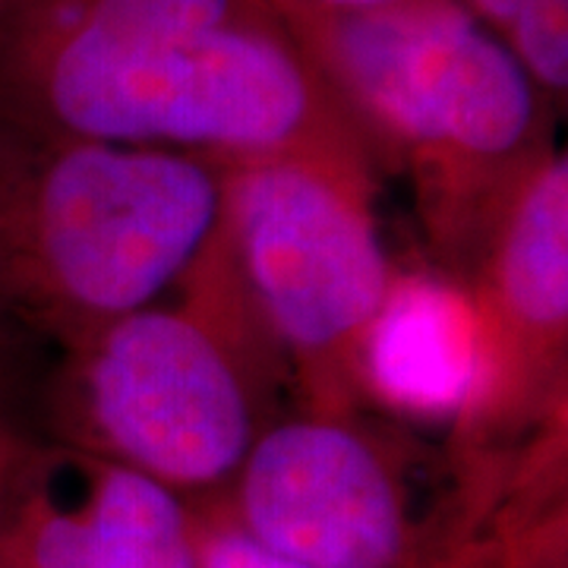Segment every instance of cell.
Returning a JSON list of instances; mask_svg holds the SVG:
<instances>
[{
    "instance_id": "cell-5",
    "label": "cell",
    "mask_w": 568,
    "mask_h": 568,
    "mask_svg": "<svg viewBox=\"0 0 568 568\" xmlns=\"http://www.w3.org/2000/svg\"><path fill=\"white\" fill-rule=\"evenodd\" d=\"M85 388L114 462L174 493L234 477L256 439L237 366L209 325L181 310L142 306L104 323Z\"/></svg>"
},
{
    "instance_id": "cell-6",
    "label": "cell",
    "mask_w": 568,
    "mask_h": 568,
    "mask_svg": "<svg viewBox=\"0 0 568 568\" xmlns=\"http://www.w3.org/2000/svg\"><path fill=\"white\" fill-rule=\"evenodd\" d=\"M237 525L310 568H420L424 530L373 439L335 420L256 436L241 465Z\"/></svg>"
},
{
    "instance_id": "cell-11",
    "label": "cell",
    "mask_w": 568,
    "mask_h": 568,
    "mask_svg": "<svg viewBox=\"0 0 568 568\" xmlns=\"http://www.w3.org/2000/svg\"><path fill=\"white\" fill-rule=\"evenodd\" d=\"M29 455L26 448L10 436V429H3L0 424V503L7 499V493L17 487L22 480V474L29 470Z\"/></svg>"
},
{
    "instance_id": "cell-1",
    "label": "cell",
    "mask_w": 568,
    "mask_h": 568,
    "mask_svg": "<svg viewBox=\"0 0 568 568\" xmlns=\"http://www.w3.org/2000/svg\"><path fill=\"white\" fill-rule=\"evenodd\" d=\"M0 118L237 162H345L354 123L275 0H10Z\"/></svg>"
},
{
    "instance_id": "cell-9",
    "label": "cell",
    "mask_w": 568,
    "mask_h": 568,
    "mask_svg": "<svg viewBox=\"0 0 568 568\" xmlns=\"http://www.w3.org/2000/svg\"><path fill=\"white\" fill-rule=\"evenodd\" d=\"M528 70L544 95L568 89V0H462Z\"/></svg>"
},
{
    "instance_id": "cell-13",
    "label": "cell",
    "mask_w": 568,
    "mask_h": 568,
    "mask_svg": "<svg viewBox=\"0 0 568 568\" xmlns=\"http://www.w3.org/2000/svg\"><path fill=\"white\" fill-rule=\"evenodd\" d=\"M7 3H10V0H0V10H3V7H7Z\"/></svg>"
},
{
    "instance_id": "cell-10",
    "label": "cell",
    "mask_w": 568,
    "mask_h": 568,
    "mask_svg": "<svg viewBox=\"0 0 568 568\" xmlns=\"http://www.w3.org/2000/svg\"><path fill=\"white\" fill-rule=\"evenodd\" d=\"M193 530H196L200 568H310L260 544L234 518L231 521H209V525L193 521Z\"/></svg>"
},
{
    "instance_id": "cell-2",
    "label": "cell",
    "mask_w": 568,
    "mask_h": 568,
    "mask_svg": "<svg viewBox=\"0 0 568 568\" xmlns=\"http://www.w3.org/2000/svg\"><path fill=\"white\" fill-rule=\"evenodd\" d=\"M222 203L200 155L0 118V304L102 323L152 306L200 256Z\"/></svg>"
},
{
    "instance_id": "cell-8",
    "label": "cell",
    "mask_w": 568,
    "mask_h": 568,
    "mask_svg": "<svg viewBox=\"0 0 568 568\" xmlns=\"http://www.w3.org/2000/svg\"><path fill=\"white\" fill-rule=\"evenodd\" d=\"M493 297L506 323L556 342L568 323V162L552 152L508 200L493 253Z\"/></svg>"
},
{
    "instance_id": "cell-4",
    "label": "cell",
    "mask_w": 568,
    "mask_h": 568,
    "mask_svg": "<svg viewBox=\"0 0 568 568\" xmlns=\"http://www.w3.org/2000/svg\"><path fill=\"white\" fill-rule=\"evenodd\" d=\"M342 159L241 162L227 212L265 320L297 354L328 361L361 347L386 297V250Z\"/></svg>"
},
{
    "instance_id": "cell-12",
    "label": "cell",
    "mask_w": 568,
    "mask_h": 568,
    "mask_svg": "<svg viewBox=\"0 0 568 568\" xmlns=\"http://www.w3.org/2000/svg\"><path fill=\"white\" fill-rule=\"evenodd\" d=\"M287 7H301V10H320V13H354V10H376L388 7L398 0H278Z\"/></svg>"
},
{
    "instance_id": "cell-7",
    "label": "cell",
    "mask_w": 568,
    "mask_h": 568,
    "mask_svg": "<svg viewBox=\"0 0 568 568\" xmlns=\"http://www.w3.org/2000/svg\"><path fill=\"white\" fill-rule=\"evenodd\" d=\"M357 361L386 405L417 417L465 414L496 383V347L480 306L429 275L392 278Z\"/></svg>"
},
{
    "instance_id": "cell-3",
    "label": "cell",
    "mask_w": 568,
    "mask_h": 568,
    "mask_svg": "<svg viewBox=\"0 0 568 568\" xmlns=\"http://www.w3.org/2000/svg\"><path fill=\"white\" fill-rule=\"evenodd\" d=\"M354 123L439 168H506L534 145L544 92L462 0L320 13L278 3Z\"/></svg>"
}]
</instances>
